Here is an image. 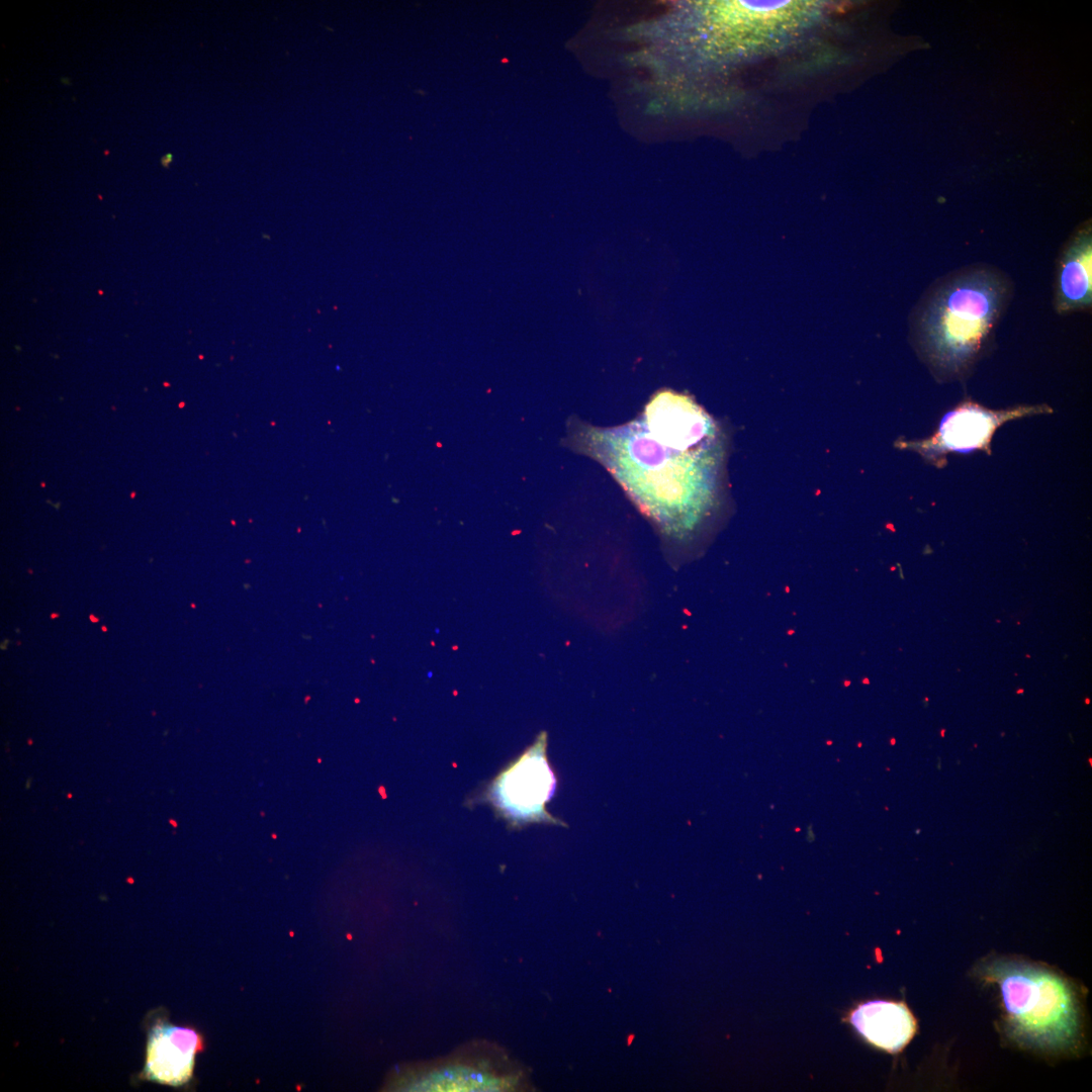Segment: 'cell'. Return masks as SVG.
Here are the masks:
<instances>
[{
    "instance_id": "obj_1",
    "label": "cell",
    "mask_w": 1092,
    "mask_h": 1092,
    "mask_svg": "<svg viewBox=\"0 0 1092 1092\" xmlns=\"http://www.w3.org/2000/svg\"><path fill=\"white\" fill-rule=\"evenodd\" d=\"M1006 296L995 273L973 270L945 281L922 313V344L932 363L946 372L965 367L993 330Z\"/></svg>"
},
{
    "instance_id": "obj_2",
    "label": "cell",
    "mask_w": 1092,
    "mask_h": 1092,
    "mask_svg": "<svg viewBox=\"0 0 1092 1092\" xmlns=\"http://www.w3.org/2000/svg\"><path fill=\"white\" fill-rule=\"evenodd\" d=\"M980 974L999 986L1008 1029L1018 1041L1051 1051L1070 1049L1077 1042L1079 1002L1062 976L1011 960L993 961Z\"/></svg>"
},
{
    "instance_id": "obj_3",
    "label": "cell",
    "mask_w": 1092,
    "mask_h": 1092,
    "mask_svg": "<svg viewBox=\"0 0 1092 1092\" xmlns=\"http://www.w3.org/2000/svg\"><path fill=\"white\" fill-rule=\"evenodd\" d=\"M704 7L709 32L720 46L754 57L794 43L823 12L818 1H720Z\"/></svg>"
},
{
    "instance_id": "obj_4",
    "label": "cell",
    "mask_w": 1092,
    "mask_h": 1092,
    "mask_svg": "<svg viewBox=\"0 0 1092 1092\" xmlns=\"http://www.w3.org/2000/svg\"><path fill=\"white\" fill-rule=\"evenodd\" d=\"M547 736L536 741L488 786L484 800L489 802L511 827L531 822L565 825L545 808L553 797L557 779L546 755Z\"/></svg>"
},
{
    "instance_id": "obj_5",
    "label": "cell",
    "mask_w": 1092,
    "mask_h": 1092,
    "mask_svg": "<svg viewBox=\"0 0 1092 1092\" xmlns=\"http://www.w3.org/2000/svg\"><path fill=\"white\" fill-rule=\"evenodd\" d=\"M623 452L621 460L624 482L629 483L640 499L646 498V507L658 516L663 510L682 508L689 496L687 484L689 476L694 475L696 451L679 452L661 445L657 454V443L647 434H638L631 439Z\"/></svg>"
},
{
    "instance_id": "obj_6",
    "label": "cell",
    "mask_w": 1092,
    "mask_h": 1092,
    "mask_svg": "<svg viewBox=\"0 0 1092 1092\" xmlns=\"http://www.w3.org/2000/svg\"><path fill=\"white\" fill-rule=\"evenodd\" d=\"M644 423L654 441L679 452L696 451L711 429L709 417L699 405L669 390L652 397L644 412Z\"/></svg>"
},
{
    "instance_id": "obj_7",
    "label": "cell",
    "mask_w": 1092,
    "mask_h": 1092,
    "mask_svg": "<svg viewBox=\"0 0 1092 1092\" xmlns=\"http://www.w3.org/2000/svg\"><path fill=\"white\" fill-rule=\"evenodd\" d=\"M201 1049L202 1039L196 1030L157 1022L149 1031L144 1076L152 1082L180 1087L192 1078L195 1057Z\"/></svg>"
},
{
    "instance_id": "obj_8",
    "label": "cell",
    "mask_w": 1092,
    "mask_h": 1092,
    "mask_svg": "<svg viewBox=\"0 0 1092 1092\" xmlns=\"http://www.w3.org/2000/svg\"><path fill=\"white\" fill-rule=\"evenodd\" d=\"M870 1044L890 1054L901 1052L917 1031V1021L904 1002L871 1000L844 1019Z\"/></svg>"
},
{
    "instance_id": "obj_9",
    "label": "cell",
    "mask_w": 1092,
    "mask_h": 1092,
    "mask_svg": "<svg viewBox=\"0 0 1092 1092\" xmlns=\"http://www.w3.org/2000/svg\"><path fill=\"white\" fill-rule=\"evenodd\" d=\"M1092 238L1090 225L1081 229L1062 256L1056 291L1058 312L1086 309L1091 305Z\"/></svg>"
},
{
    "instance_id": "obj_10",
    "label": "cell",
    "mask_w": 1092,
    "mask_h": 1092,
    "mask_svg": "<svg viewBox=\"0 0 1092 1092\" xmlns=\"http://www.w3.org/2000/svg\"><path fill=\"white\" fill-rule=\"evenodd\" d=\"M1008 414H995L974 404H965L943 417L936 437L927 446L934 451L963 453L982 448Z\"/></svg>"
},
{
    "instance_id": "obj_11",
    "label": "cell",
    "mask_w": 1092,
    "mask_h": 1092,
    "mask_svg": "<svg viewBox=\"0 0 1092 1092\" xmlns=\"http://www.w3.org/2000/svg\"><path fill=\"white\" fill-rule=\"evenodd\" d=\"M172 160H173V155L172 154H166L165 156H163L161 158V163H162L163 167H168L169 164L172 162Z\"/></svg>"
}]
</instances>
